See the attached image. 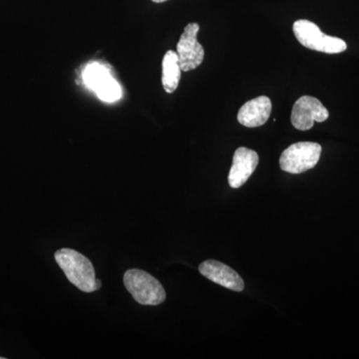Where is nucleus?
Segmentation results:
<instances>
[{
  "label": "nucleus",
  "instance_id": "nucleus-6",
  "mask_svg": "<svg viewBox=\"0 0 359 359\" xmlns=\"http://www.w3.org/2000/svg\"><path fill=\"white\" fill-rule=\"evenodd\" d=\"M330 113L318 99L313 96H302L297 99L292 111V126L299 131L313 128L314 122H325Z\"/></svg>",
  "mask_w": 359,
  "mask_h": 359
},
{
  "label": "nucleus",
  "instance_id": "nucleus-4",
  "mask_svg": "<svg viewBox=\"0 0 359 359\" xmlns=\"http://www.w3.org/2000/svg\"><path fill=\"white\" fill-rule=\"evenodd\" d=\"M321 146L313 142H299L285 149L280 158L283 171L302 174L316 166L320 161Z\"/></svg>",
  "mask_w": 359,
  "mask_h": 359
},
{
  "label": "nucleus",
  "instance_id": "nucleus-1",
  "mask_svg": "<svg viewBox=\"0 0 359 359\" xmlns=\"http://www.w3.org/2000/svg\"><path fill=\"white\" fill-rule=\"evenodd\" d=\"M54 257L68 280L78 289L84 292L100 289L102 283L96 278L93 264L83 255L74 250L61 249L55 252Z\"/></svg>",
  "mask_w": 359,
  "mask_h": 359
},
{
  "label": "nucleus",
  "instance_id": "nucleus-3",
  "mask_svg": "<svg viewBox=\"0 0 359 359\" xmlns=\"http://www.w3.org/2000/svg\"><path fill=\"white\" fill-rule=\"evenodd\" d=\"M292 30L299 43L311 50L327 54L341 53L346 50L347 44L344 40L325 34L321 32L320 27L311 21H295Z\"/></svg>",
  "mask_w": 359,
  "mask_h": 359
},
{
  "label": "nucleus",
  "instance_id": "nucleus-9",
  "mask_svg": "<svg viewBox=\"0 0 359 359\" xmlns=\"http://www.w3.org/2000/svg\"><path fill=\"white\" fill-rule=\"evenodd\" d=\"M200 273L208 280L222 285L233 292H243L245 283L237 271L223 263L214 259H208L200 264Z\"/></svg>",
  "mask_w": 359,
  "mask_h": 359
},
{
  "label": "nucleus",
  "instance_id": "nucleus-11",
  "mask_svg": "<svg viewBox=\"0 0 359 359\" xmlns=\"http://www.w3.org/2000/svg\"><path fill=\"white\" fill-rule=\"evenodd\" d=\"M181 72L178 54L174 50L168 51L162 62V84L167 93H173L178 88Z\"/></svg>",
  "mask_w": 359,
  "mask_h": 359
},
{
  "label": "nucleus",
  "instance_id": "nucleus-13",
  "mask_svg": "<svg viewBox=\"0 0 359 359\" xmlns=\"http://www.w3.org/2000/svg\"><path fill=\"white\" fill-rule=\"evenodd\" d=\"M0 359H4V358H0Z\"/></svg>",
  "mask_w": 359,
  "mask_h": 359
},
{
  "label": "nucleus",
  "instance_id": "nucleus-2",
  "mask_svg": "<svg viewBox=\"0 0 359 359\" xmlns=\"http://www.w3.org/2000/svg\"><path fill=\"white\" fill-rule=\"evenodd\" d=\"M124 285L135 301L143 306H158L166 299V292L159 280L142 269H129Z\"/></svg>",
  "mask_w": 359,
  "mask_h": 359
},
{
  "label": "nucleus",
  "instance_id": "nucleus-5",
  "mask_svg": "<svg viewBox=\"0 0 359 359\" xmlns=\"http://www.w3.org/2000/svg\"><path fill=\"white\" fill-rule=\"evenodd\" d=\"M199 30L200 25L198 23H189L177 44L179 65L184 72L196 69L204 61V47L197 39Z\"/></svg>",
  "mask_w": 359,
  "mask_h": 359
},
{
  "label": "nucleus",
  "instance_id": "nucleus-7",
  "mask_svg": "<svg viewBox=\"0 0 359 359\" xmlns=\"http://www.w3.org/2000/svg\"><path fill=\"white\" fill-rule=\"evenodd\" d=\"M83 79L85 84L93 89L97 96L105 102H115L121 97L120 85L102 65L93 63L87 66Z\"/></svg>",
  "mask_w": 359,
  "mask_h": 359
},
{
  "label": "nucleus",
  "instance_id": "nucleus-12",
  "mask_svg": "<svg viewBox=\"0 0 359 359\" xmlns=\"http://www.w3.org/2000/svg\"><path fill=\"white\" fill-rule=\"evenodd\" d=\"M155 4H162V2L167 1V0H152Z\"/></svg>",
  "mask_w": 359,
  "mask_h": 359
},
{
  "label": "nucleus",
  "instance_id": "nucleus-10",
  "mask_svg": "<svg viewBox=\"0 0 359 359\" xmlns=\"http://www.w3.org/2000/svg\"><path fill=\"white\" fill-rule=\"evenodd\" d=\"M271 101L269 97L259 96L248 101L238 113V121L248 128L263 126L271 116Z\"/></svg>",
  "mask_w": 359,
  "mask_h": 359
},
{
  "label": "nucleus",
  "instance_id": "nucleus-8",
  "mask_svg": "<svg viewBox=\"0 0 359 359\" xmlns=\"http://www.w3.org/2000/svg\"><path fill=\"white\" fill-rule=\"evenodd\" d=\"M259 160L256 151L245 147L238 148L233 154V165L229 174V185L233 189L244 186L256 171Z\"/></svg>",
  "mask_w": 359,
  "mask_h": 359
}]
</instances>
